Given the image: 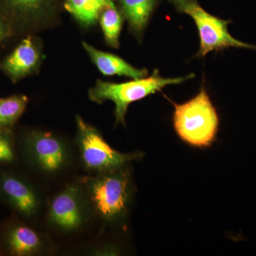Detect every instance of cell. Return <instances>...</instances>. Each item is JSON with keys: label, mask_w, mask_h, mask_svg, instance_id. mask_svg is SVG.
I'll list each match as a JSON object with an SVG mask.
<instances>
[{"label": "cell", "mask_w": 256, "mask_h": 256, "mask_svg": "<svg viewBox=\"0 0 256 256\" xmlns=\"http://www.w3.org/2000/svg\"><path fill=\"white\" fill-rule=\"evenodd\" d=\"M122 168L82 180L90 206L96 214L106 222L122 220L127 214L130 180L129 173Z\"/></svg>", "instance_id": "1"}, {"label": "cell", "mask_w": 256, "mask_h": 256, "mask_svg": "<svg viewBox=\"0 0 256 256\" xmlns=\"http://www.w3.org/2000/svg\"><path fill=\"white\" fill-rule=\"evenodd\" d=\"M174 106V126L181 139L193 146H210L216 136L220 120L205 88L191 100Z\"/></svg>", "instance_id": "2"}, {"label": "cell", "mask_w": 256, "mask_h": 256, "mask_svg": "<svg viewBox=\"0 0 256 256\" xmlns=\"http://www.w3.org/2000/svg\"><path fill=\"white\" fill-rule=\"evenodd\" d=\"M194 74L178 78H163L156 70L150 76L134 79L124 84L98 80L95 87L89 92L90 100L98 104L111 100L116 105L114 116L118 124H124V118L130 104L160 92L165 86L182 84L194 78Z\"/></svg>", "instance_id": "3"}, {"label": "cell", "mask_w": 256, "mask_h": 256, "mask_svg": "<svg viewBox=\"0 0 256 256\" xmlns=\"http://www.w3.org/2000/svg\"><path fill=\"white\" fill-rule=\"evenodd\" d=\"M178 12L191 16L196 24L200 38V48L195 58H203L210 52L226 48H246L256 50V45L236 40L230 35L228 25L230 20L213 16L202 8L197 0H168Z\"/></svg>", "instance_id": "4"}, {"label": "cell", "mask_w": 256, "mask_h": 256, "mask_svg": "<svg viewBox=\"0 0 256 256\" xmlns=\"http://www.w3.org/2000/svg\"><path fill=\"white\" fill-rule=\"evenodd\" d=\"M77 143L80 160L87 170L98 173L124 168L127 163L137 159V153L124 154L114 150L95 128L76 117Z\"/></svg>", "instance_id": "5"}, {"label": "cell", "mask_w": 256, "mask_h": 256, "mask_svg": "<svg viewBox=\"0 0 256 256\" xmlns=\"http://www.w3.org/2000/svg\"><path fill=\"white\" fill-rule=\"evenodd\" d=\"M23 151L34 166L45 173L57 172L68 163L66 144L50 132L33 131L23 141Z\"/></svg>", "instance_id": "6"}, {"label": "cell", "mask_w": 256, "mask_h": 256, "mask_svg": "<svg viewBox=\"0 0 256 256\" xmlns=\"http://www.w3.org/2000/svg\"><path fill=\"white\" fill-rule=\"evenodd\" d=\"M48 220L62 232H75L85 224L86 213L82 193L76 186H67L50 202Z\"/></svg>", "instance_id": "7"}, {"label": "cell", "mask_w": 256, "mask_h": 256, "mask_svg": "<svg viewBox=\"0 0 256 256\" xmlns=\"http://www.w3.org/2000/svg\"><path fill=\"white\" fill-rule=\"evenodd\" d=\"M0 198L23 218L36 215L40 206L36 190L26 178L13 172H0Z\"/></svg>", "instance_id": "8"}, {"label": "cell", "mask_w": 256, "mask_h": 256, "mask_svg": "<svg viewBox=\"0 0 256 256\" xmlns=\"http://www.w3.org/2000/svg\"><path fill=\"white\" fill-rule=\"evenodd\" d=\"M43 238L26 224L13 220L0 232V249L10 256H33L44 248Z\"/></svg>", "instance_id": "9"}, {"label": "cell", "mask_w": 256, "mask_h": 256, "mask_svg": "<svg viewBox=\"0 0 256 256\" xmlns=\"http://www.w3.org/2000/svg\"><path fill=\"white\" fill-rule=\"evenodd\" d=\"M84 50L92 58L101 74L108 76H126L132 79H139L148 76L146 69L134 68L130 64L118 56L106 53L102 50H96L88 44L82 43Z\"/></svg>", "instance_id": "10"}, {"label": "cell", "mask_w": 256, "mask_h": 256, "mask_svg": "<svg viewBox=\"0 0 256 256\" xmlns=\"http://www.w3.org/2000/svg\"><path fill=\"white\" fill-rule=\"evenodd\" d=\"M38 54L30 37L25 38L4 60L2 68L12 80L28 75L36 67Z\"/></svg>", "instance_id": "11"}, {"label": "cell", "mask_w": 256, "mask_h": 256, "mask_svg": "<svg viewBox=\"0 0 256 256\" xmlns=\"http://www.w3.org/2000/svg\"><path fill=\"white\" fill-rule=\"evenodd\" d=\"M158 0H119L121 10L136 34L140 35L150 18Z\"/></svg>", "instance_id": "12"}, {"label": "cell", "mask_w": 256, "mask_h": 256, "mask_svg": "<svg viewBox=\"0 0 256 256\" xmlns=\"http://www.w3.org/2000/svg\"><path fill=\"white\" fill-rule=\"evenodd\" d=\"M114 0H66L65 8L82 24L90 26L100 18L102 10Z\"/></svg>", "instance_id": "13"}, {"label": "cell", "mask_w": 256, "mask_h": 256, "mask_svg": "<svg viewBox=\"0 0 256 256\" xmlns=\"http://www.w3.org/2000/svg\"><path fill=\"white\" fill-rule=\"evenodd\" d=\"M99 18L106 43L112 48H118L120 45L122 18L116 5L112 4L106 8Z\"/></svg>", "instance_id": "14"}, {"label": "cell", "mask_w": 256, "mask_h": 256, "mask_svg": "<svg viewBox=\"0 0 256 256\" xmlns=\"http://www.w3.org/2000/svg\"><path fill=\"white\" fill-rule=\"evenodd\" d=\"M28 104L25 96L0 98V129L11 128L22 114Z\"/></svg>", "instance_id": "15"}, {"label": "cell", "mask_w": 256, "mask_h": 256, "mask_svg": "<svg viewBox=\"0 0 256 256\" xmlns=\"http://www.w3.org/2000/svg\"><path fill=\"white\" fill-rule=\"evenodd\" d=\"M15 158L14 139L11 129H0V164H11Z\"/></svg>", "instance_id": "16"}, {"label": "cell", "mask_w": 256, "mask_h": 256, "mask_svg": "<svg viewBox=\"0 0 256 256\" xmlns=\"http://www.w3.org/2000/svg\"><path fill=\"white\" fill-rule=\"evenodd\" d=\"M47 0H8L12 6L22 12L36 11Z\"/></svg>", "instance_id": "17"}, {"label": "cell", "mask_w": 256, "mask_h": 256, "mask_svg": "<svg viewBox=\"0 0 256 256\" xmlns=\"http://www.w3.org/2000/svg\"><path fill=\"white\" fill-rule=\"evenodd\" d=\"M8 35V30L6 25L0 20V41L6 38Z\"/></svg>", "instance_id": "18"}]
</instances>
